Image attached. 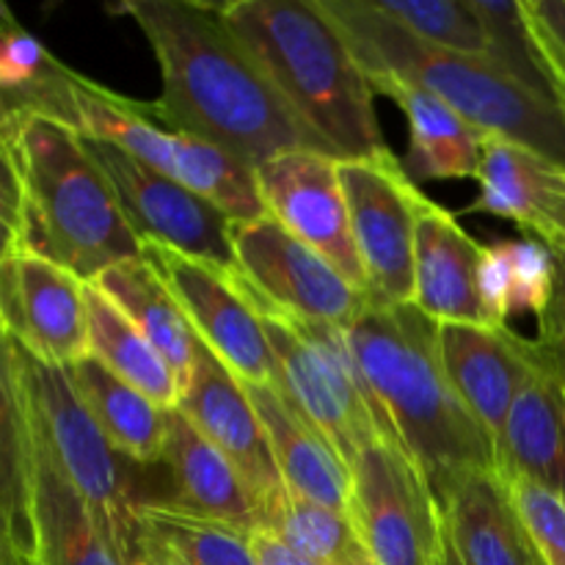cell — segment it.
I'll use <instances>...</instances> for the list:
<instances>
[{"label": "cell", "mask_w": 565, "mask_h": 565, "mask_svg": "<svg viewBox=\"0 0 565 565\" xmlns=\"http://www.w3.org/2000/svg\"><path fill=\"white\" fill-rule=\"evenodd\" d=\"M364 75L434 94L483 136L505 138L565 174V108L513 81L494 61L434 47L370 0H320Z\"/></svg>", "instance_id": "obj_4"}, {"label": "cell", "mask_w": 565, "mask_h": 565, "mask_svg": "<svg viewBox=\"0 0 565 565\" xmlns=\"http://www.w3.org/2000/svg\"><path fill=\"white\" fill-rule=\"evenodd\" d=\"M502 478V475H500ZM519 519L546 565H565V497L527 478H502Z\"/></svg>", "instance_id": "obj_35"}, {"label": "cell", "mask_w": 565, "mask_h": 565, "mask_svg": "<svg viewBox=\"0 0 565 565\" xmlns=\"http://www.w3.org/2000/svg\"><path fill=\"white\" fill-rule=\"evenodd\" d=\"M218 11L331 158L390 152L370 77L320 0H232Z\"/></svg>", "instance_id": "obj_3"}, {"label": "cell", "mask_w": 565, "mask_h": 565, "mask_svg": "<svg viewBox=\"0 0 565 565\" xmlns=\"http://www.w3.org/2000/svg\"><path fill=\"white\" fill-rule=\"evenodd\" d=\"M370 86L397 103L406 116L412 180H472L478 174L483 132L463 121L450 105L392 77H373Z\"/></svg>", "instance_id": "obj_25"}, {"label": "cell", "mask_w": 565, "mask_h": 565, "mask_svg": "<svg viewBox=\"0 0 565 565\" xmlns=\"http://www.w3.org/2000/svg\"><path fill=\"white\" fill-rule=\"evenodd\" d=\"M116 11L136 20L158 58L163 92L149 103L154 116L254 169L298 149L329 154L230 31L218 3L125 0Z\"/></svg>", "instance_id": "obj_1"}, {"label": "cell", "mask_w": 565, "mask_h": 565, "mask_svg": "<svg viewBox=\"0 0 565 565\" xmlns=\"http://www.w3.org/2000/svg\"><path fill=\"white\" fill-rule=\"evenodd\" d=\"M33 434L14 340L0 329V519L33 555Z\"/></svg>", "instance_id": "obj_28"}, {"label": "cell", "mask_w": 565, "mask_h": 565, "mask_svg": "<svg viewBox=\"0 0 565 565\" xmlns=\"http://www.w3.org/2000/svg\"><path fill=\"white\" fill-rule=\"evenodd\" d=\"M9 136H11V119H9V114L3 110V105H0V147L9 141Z\"/></svg>", "instance_id": "obj_47"}, {"label": "cell", "mask_w": 565, "mask_h": 565, "mask_svg": "<svg viewBox=\"0 0 565 565\" xmlns=\"http://www.w3.org/2000/svg\"><path fill=\"white\" fill-rule=\"evenodd\" d=\"M252 552L257 565H318L307 561L303 555H298L296 550H290L285 541H279L274 533H268V530H254Z\"/></svg>", "instance_id": "obj_40"}, {"label": "cell", "mask_w": 565, "mask_h": 565, "mask_svg": "<svg viewBox=\"0 0 565 565\" xmlns=\"http://www.w3.org/2000/svg\"><path fill=\"white\" fill-rule=\"evenodd\" d=\"M177 408L235 463L263 513V508L285 489L268 434L243 381H237L202 340Z\"/></svg>", "instance_id": "obj_16"}, {"label": "cell", "mask_w": 565, "mask_h": 565, "mask_svg": "<svg viewBox=\"0 0 565 565\" xmlns=\"http://www.w3.org/2000/svg\"><path fill=\"white\" fill-rule=\"evenodd\" d=\"M163 461L177 486L171 505L246 533L259 530L263 513L243 475L180 408L166 412Z\"/></svg>", "instance_id": "obj_20"}, {"label": "cell", "mask_w": 565, "mask_h": 565, "mask_svg": "<svg viewBox=\"0 0 565 565\" xmlns=\"http://www.w3.org/2000/svg\"><path fill=\"white\" fill-rule=\"evenodd\" d=\"M72 99H75V130L81 136L114 143L132 154L138 163L191 188L193 193L224 210L232 224L268 215L259 196L254 166L243 163L241 158L204 138L177 130L169 121L154 116L149 103L108 92L77 72L72 81Z\"/></svg>", "instance_id": "obj_7"}, {"label": "cell", "mask_w": 565, "mask_h": 565, "mask_svg": "<svg viewBox=\"0 0 565 565\" xmlns=\"http://www.w3.org/2000/svg\"><path fill=\"white\" fill-rule=\"evenodd\" d=\"M524 14L550 61L565 108V0H524Z\"/></svg>", "instance_id": "obj_39"}, {"label": "cell", "mask_w": 565, "mask_h": 565, "mask_svg": "<svg viewBox=\"0 0 565 565\" xmlns=\"http://www.w3.org/2000/svg\"><path fill=\"white\" fill-rule=\"evenodd\" d=\"M246 296V292H243ZM276 359V392L323 436L351 472L373 441H395L348 345L345 329L307 323L254 303Z\"/></svg>", "instance_id": "obj_6"}, {"label": "cell", "mask_w": 565, "mask_h": 565, "mask_svg": "<svg viewBox=\"0 0 565 565\" xmlns=\"http://www.w3.org/2000/svg\"><path fill=\"white\" fill-rule=\"evenodd\" d=\"M25 252V199L17 166L0 147V263Z\"/></svg>", "instance_id": "obj_38"}, {"label": "cell", "mask_w": 565, "mask_h": 565, "mask_svg": "<svg viewBox=\"0 0 565 565\" xmlns=\"http://www.w3.org/2000/svg\"><path fill=\"white\" fill-rule=\"evenodd\" d=\"M17 367H20L22 390H25L28 417L36 439L75 486L77 494L88 502L94 516L116 535L132 561H141L138 546L136 513L141 502L132 500V491L121 472L119 452L110 447L77 392L70 370L42 362L14 340Z\"/></svg>", "instance_id": "obj_8"}, {"label": "cell", "mask_w": 565, "mask_h": 565, "mask_svg": "<svg viewBox=\"0 0 565 565\" xmlns=\"http://www.w3.org/2000/svg\"><path fill=\"white\" fill-rule=\"evenodd\" d=\"M555 252V290H552L550 309L539 320V334H565V248Z\"/></svg>", "instance_id": "obj_41"}, {"label": "cell", "mask_w": 565, "mask_h": 565, "mask_svg": "<svg viewBox=\"0 0 565 565\" xmlns=\"http://www.w3.org/2000/svg\"><path fill=\"white\" fill-rule=\"evenodd\" d=\"M345 337L370 395L436 502L467 475L497 469V445L447 379L436 320L414 303H370Z\"/></svg>", "instance_id": "obj_2"}, {"label": "cell", "mask_w": 565, "mask_h": 565, "mask_svg": "<svg viewBox=\"0 0 565 565\" xmlns=\"http://www.w3.org/2000/svg\"><path fill=\"white\" fill-rule=\"evenodd\" d=\"M75 72L0 6V105L11 130L28 116H50L75 127Z\"/></svg>", "instance_id": "obj_26"}, {"label": "cell", "mask_w": 565, "mask_h": 565, "mask_svg": "<svg viewBox=\"0 0 565 565\" xmlns=\"http://www.w3.org/2000/svg\"><path fill=\"white\" fill-rule=\"evenodd\" d=\"M478 298L486 323L508 326V318L513 315V270L502 241L483 246V252H480Z\"/></svg>", "instance_id": "obj_37"}, {"label": "cell", "mask_w": 565, "mask_h": 565, "mask_svg": "<svg viewBox=\"0 0 565 565\" xmlns=\"http://www.w3.org/2000/svg\"><path fill=\"white\" fill-rule=\"evenodd\" d=\"M351 519L373 565H439L441 508L395 441H373L351 463Z\"/></svg>", "instance_id": "obj_10"}, {"label": "cell", "mask_w": 565, "mask_h": 565, "mask_svg": "<svg viewBox=\"0 0 565 565\" xmlns=\"http://www.w3.org/2000/svg\"><path fill=\"white\" fill-rule=\"evenodd\" d=\"M270 218L329 259L356 290L367 292V274L351 232L345 193L331 154L298 149L276 154L254 169Z\"/></svg>", "instance_id": "obj_14"}, {"label": "cell", "mask_w": 565, "mask_h": 565, "mask_svg": "<svg viewBox=\"0 0 565 565\" xmlns=\"http://www.w3.org/2000/svg\"><path fill=\"white\" fill-rule=\"evenodd\" d=\"M66 370H70L86 406L92 408L103 434L108 436L110 447L121 458H130L138 463L163 461V408L154 406L147 395H141L136 386L110 373L94 356L81 359Z\"/></svg>", "instance_id": "obj_29"}, {"label": "cell", "mask_w": 565, "mask_h": 565, "mask_svg": "<svg viewBox=\"0 0 565 565\" xmlns=\"http://www.w3.org/2000/svg\"><path fill=\"white\" fill-rule=\"evenodd\" d=\"M92 285L141 329L154 351L174 370L180 386H185L196 359L199 337L158 270L143 257L127 259L99 274Z\"/></svg>", "instance_id": "obj_27"}, {"label": "cell", "mask_w": 565, "mask_h": 565, "mask_svg": "<svg viewBox=\"0 0 565 565\" xmlns=\"http://www.w3.org/2000/svg\"><path fill=\"white\" fill-rule=\"evenodd\" d=\"M136 522L141 550L163 552L182 565H257L252 533L180 511L171 502H141Z\"/></svg>", "instance_id": "obj_31"}, {"label": "cell", "mask_w": 565, "mask_h": 565, "mask_svg": "<svg viewBox=\"0 0 565 565\" xmlns=\"http://www.w3.org/2000/svg\"><path fill=\"white\" fill-rule=\"evenodd\" d=\"M9 544H14V539H11L9 527H6V522H3V519H0V546H9Z\"/></svg>", "instance_id": "obj_48"}, {"label": "cell", "mask_w": 565, "mask_h": 565, "mask_svg": "<svg viewBox=\"0 0 565 565\" xmlns=\"http://www.w3.org/2000/svg\"><path fill=\"white\" fill-rule=\"evenodd\" d=\"M237 281L248 301L307 323L348 329L373 303L329 259L298 241L276 218L232 224Z\"/></svg>", "instance_id": "obj_9"}, {"label": "cell", "mask_w": 565, "mask_h": 565, "mask_svg": "<svg viewBox=\"0 0 565 565\" xmlns=\"http://www.w3.org/2000/svg\"><path fill=\"white\" fill-rule=\"evenodd\" d=\"M439 565H463L461 557H458L456 550H452V544H450V539H447V533H445V546H441Z\"/></svg>", "instance_id": "obj_46"}, {"label": "cell", "mask_w": 565, "mask_h": 565, "mask_svg": "<svg viewBox=\"0 0 565 565\" xmlns=\"http://www.w3.org/2000/svg\"><path fill=\"white\" fill-rule=\"evenodd\" d=\"M141 257L174 292L199 340L237 381L276 390V359L263 320L230 274L163 246H143Z\"/></svg>", "instance_id": "obj_13"}, {"label": "cell", "mask_w": 565, "mask_h": 565, "mask_svg": "<svg viewBox=\"0 0 565 565\" xmlns=\"http://www.w3.org/2000/svg\"><path fill=\"white\" fill-rule=\"evenodd\" d=\"M83 141L114 185L127 224L132 226L141 246H163L230 276L237 274L232 218L224 210L193 193L191 188L138 163L132 154L114 143L88 136H83Z\"/></svg>", "instance_id": "obj_11"}, {"label": "cell", "mask_w": 565, "mask_h": 565, "mask_svg": "<svg viewBox=\"0 0 565 565\" xmlns=\"http://www.w3.org/2000/svg\"><path fill=\"white\" fill-rule=\"evenodd\" d=\"M505 243L513 270V315L544 318L555 290V252L535 237H519Z\"/></svg>", "instance_id": "obj_36"}, {"label": "cell", "mask_w": 565, "mask_h": 565, "mask_svg": "<svg viewBox=\"0 0 565 565\" xmlns=\"http://www.w3.org/2000/svg\"><path fill=\"white\" fill-rule=\"evenodd\" d=\"M370 3L419 42L489 58V33L472 0H370Z\"/></svg>", "instance_id": "obj_34"}, {"label": "cell", "mask_w": 565, "mask_h": 565, "mask_svg": "<svg viewBox=\"0 0 565 565\" xmlns=\"http://www.w3.org/2000/svg\"><path fill=\"white\" fill-rule=\"evenodd\" d=\"M439 356L467 412L500 445L519 386L533 370L530 340L508 326L439 323Z\"/></svg>", "instance_id": "obj_17"}, {"label": "cell", "mask_w": 565, "mask_h": 565, "mask_svg": "<svg viewBox=\"0 0 565 565\" xmlns=\"http://www.w3.org/2000/svg\"><path fill=\"white\" fill-rule=\"evenodd\" d=\"M0 329H3V326H0Z\"/></svg>", "instance_id": "obj_50"}, {"label": "cell", "mask_w": 565, "mask_h": 565, "mask_svg": "<svg viewBox=\"0 0 565 565\" xmlns=\"http://www.w3.org/2000/svg\"><path fill=\"white\" fill-rule=\"evenodd\" d=\"M86 320L88 356L105 364L121 381L136 386L163 412L180 406L182 386L174 370L154 351L141 329L94 285H86Z\"/></svg>", "instance_id": "obj_30"}, {"label": "cell", "mask_w": 565, "mask_h": 565, "mask_svg": "<svg viewBox=\"0 0 565 565\" xmlns=\"http://www.w3.org/2000/svg\"><path fill=\"white\" fill-rule=\"evenodd\" d=\"M0 326L55 367L88 356L86 285L61 265L22 252L0 263Z\"/></svg>", "instance_id": "obj_15"}, {"label": "cell", "mask_w": 565, "mask_h": 565, "mask_svg": "<svg viewBox=\"0 0 565 565\" xmlns=\"http://www.w3.org/2000/svg\"><path fill=\"white\" fill-rule=\"evenodd\" d=\"M243 386L263 419L281 483L292 494L351 516V472L329 441L274 386Z\"/></svg>", "instance_id": "obj_23"}, {"label": "cell", "mask_w": 565, "mask_h": 565, "mask_svg": "<svg viewBox=\"0 0 565 565\" xmlns=\"http://www.w3.org/2000/svg\"><path fill=\"white\" fill-rule=\"evenodd\" d=\"M480 246L456 213L419 196L414 237V307L436 323H486L478 298Z\"/></svg>", "instance_id": "obj_18"}, {"label": "cell", "mask_w": 565, "mask_h": 565, "mask_svg": "<svg viewBox=\"0 0 565 565\" xmlns=\"http://www.w3.org/2000/svg\"><path fill=\"white\" fill-rule=\"evenodd\" d=\"M439 508L463 565H546L497 469L458 480Z\"/></svg>", "instance_id": "obj_21"}, {"label": "cell", "mask_w": 565, "mask_h": 565, "mask_svg": "<svg viewBox=\"0 0 565 565\" xmlns=\"http://www.w3.org/2000/svg\"><path fill=\"white\" fill-rule=\"evenodd\" d=\"M550 248H565V193L557 204L555 215H552V232H550V241H546Z\"/></svg>", "instance_id": "obj_43"}, {"label": "cell", "mask_w": 565, "mask_h": 565, "mask_svg": "<svg viewBox=\"0 0 565 565\" xmlns=\"http://www.w3.org/2000/svg\"><path fill=\"white\" fill-rule=\"evenodd\" d=\"M530 351L565 390V334H539L530 340Z\"/></svg>", "instance_id": "obj_42"}, {"label": "cell", "mask_w": 565, "mask_h": 565, "mask_svg": "<svg viewBox=\"0 0 565 565\" xmlns=\"http://www.w3.org/2000/svg\"><path fill=\"white\" fill-rule=\"evenodd\" d=\"M486 33H489V61L522 83L539 97L563 105L561 88L550 70L544 50L535 39L533 25L519 0H472Z\"/></svg>", "instance_id": "obj_33"}, {"label": "cell", "mask_w": 565, "mask_h": 565, "mask_svg": "<svg viewBox=\"0 0 565 565\" xmlns=\"http://www.w3.org/2000/svg\"><path fill=\"white\" fill-rule=\"evenodd\" d=\"M0 565H36V557L22 552L20 546H0Z\"/></svg>", "instance_id": "obj_44"}, {"label": "cell", "mask_w": 565, "mask_h": 565, "mask_svg": "<svg viewBox=\"0 0 565 565\" xmlns=\"http://www.w3.org/2000/svg\"><path fill=\"white\" fill-rule=\"evenodd\" d=\"M497 472L565 497V390L535 356L497 445Z\"/></svg>", "instance_id": "obj_22"}, {"label": "cell", "mask_w": 565, "mask_h": 565, "mask_svg": "<svg viewBox=\"0 0 565 565\" xmlns=\"http://www.w3.org/2000/svg\"><path fill=\"white\" fill-rule=\"evenodd\" d=\"M132 565H149L147 561H143V557H141V561H136V563H132Z\"/></svg>", "instance_id": "obj_49"}, {"label": "cell", "mask_w": 565, "mask_h": 565, "mask_svg": "<svg viewBox=\"0 0 565 565\" xmlns=\"http://www.w3.org/2000/svg\"><path fill=\"white\" fill-rule=\"evenodd\" d=\"M33 434V428H31ZM33 557L36 565H132L33 434Z\"/></svg>", "instance_id": "obj_19"}, {"label": "cell", "mask_w": 565, "mask_h": 565, "mask_svg": "<svg viewBox=\"0 0 565 565\" xmlns=\"http://www.w3.org/2000/svg\"><path fill=\"white\" fill-rule=\"evenodd\" d=\"M6 149L25 199V252L61 265L83 285L141 257L143 246L114 185L75 127L28 116L11 130Z\"/></svg>", "instance_id": "obj_5"}, {"label": "cell", "mask_w": 565, "mask_h": 565, "mask_svg": "<svg viewBox=\"0 0 565 565\" xmlns=\"http://www.w3.org/2000/svg\"><path fill=\"white\" fill-rule=\"evenodd\" d=\"M480 193L467 213H489L513 221L530 237L546 243L552 215L565 193V174L505 138L483 136L478 166Z\"/></svg>", "instance_id": "obj_24"}, {"label": "cell", "mask_w": 565, "mask_h": 565, "mask_svg": "<svg viewBox=\"0 0 565 565\" xmlns=\"http://www.w3.org/2000/svg\"><path fill=\"white\" fill-rule=\"evenodd\" d=\"M141 557L149 565H182V563H177L174 557L163 555V552H154V550H141Z\"/></svg>", "instance_id": "obj_45"}, {"label": "cell", "mask_w": 565, "mask_h": 565, "mask_svg": "<svg viewBox=\"0 0 565 565\" xmlns=\"http://www.w3.org/2000/svg\"><path fill=\"white\" fill-rule=\"evenodd\" d=\"M259 530H268L290 550L318 565H373L367 546L348 513L281 489L263 508Z\"/></svg>", "instance_id": "obj_32"}, {"label": "cell", "mask_w": 565, "mask_h": 565, "mask_svg": "<svg viewBox=\"0 0 565 565\" xmlns=\"http://www.w3.org/2000/svg\"><path fill=\"white\" fill-rule=\"evenodd\" d=\"M337 174L370 298L381 307L414 303V237L423 191L392 152L337 160Z\"/></svg>", "instance_id": "obj_12"}]
</instances>
